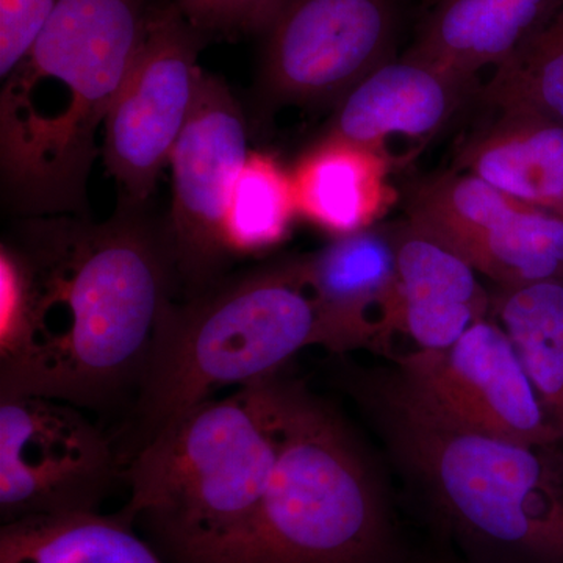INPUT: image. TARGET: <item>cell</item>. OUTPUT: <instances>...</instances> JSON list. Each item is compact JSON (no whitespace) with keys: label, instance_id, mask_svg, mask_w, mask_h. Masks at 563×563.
Segmentation results:
<instances>
[{"label":"cell","instance_id":"cell-14","mask_svg":"<svg viewBox=\"0 0 563 563\" xmlns=\"http://www.w3.org/2000/svg\"><path fill=\"white\" fill-rule=\"evenodd\" d=\"M476 80L404 54L363 77L335 103L328 135L388 155L395 136L432 139L472 95Z\"/></svg>","mask_w":563,"mask_h":563},{"label":"cell","instance_id":"cell-2","mask_svg":"<svg viewBox=\"0 0 563 563\" xmlns=\"http://www.w3.org/2000/svg\"><path fill=\"white\" fill-rule=\"evenodd\" d=\"M150 0H58L0 90L3 199L31 218L81 217L98 132L131 73Z\"/></svg>","mask_w":563,"mask_h":563},{"label":"cell","instance_id":"cell-19","mask_svg":"<svg viewBox=\"0 0 563 563\" xmlns=\"http://www.w3.org/2000/svg\"><path fill=\"white\" fill-rule=\"evenodd\" d=\"M0 563H169L120 514L51 515L0 528Z\"/></svg>","mask_w":563,"mask_h":563},{"label":"cell","instance_id":"cell-9","mask_svg":"<svg viewBox=\"0 0 563 563\" xmlns=\"http://www.w3.org/2000/svg\"><path fill=\"white\" fill-rule=\"evenodd\" d=\"M388 391L439 420L539 450L559 451V435L533 390L517 347L487 318L444 350L399 357Z\"/></svg>","mask_w":563,"mask_h":563},{"label":"cell","instance_id":"cell-7","mask_svg":"<svg viewBox=\"0 0 563 563\" xmlns=\"http://www.w3.org/2000/svg\"><path fill=\"white\" fill-rule=\"evenodd\" d=\"M122 466L114 442L60 399L0 393V520L99 512Z\"/></svg>","mask_w":563,"mask_h":563},{"label":"cell","instance_id":"cell-17","mask_svg":"<svg viewBox=\"0 0 563 563\" xmlns=\"http://www.w3.org/2000/svg\"><path fill=\"white\" fill-rule=\"evenodd\" d=\"M388 166L384 152L325 135L291 172L299 217L335 239L374 228L396 201Z\"/></svg>","mask_w":563,"mask_h":563},{"label":"cell","instance_id":"cell-16","mask_svg":"<svg viewBox=\"0 0 563 563\" xmlns=\"http://www.w3.org/2000/svg\"><path fill=\"white\" fill-rule=\"evenodd\" d=\"M561 0H433L406 54L476 80L501 68Z\"/></svg>","mask_w":563,"mask_h":563},{"label":"cell","instance_id":"cell-24","mask_svg":"<svg viewBox=\"0 0 563 563\" xmlns=\"http://www.w3.org/2000/svg\"><path fill=\"white\" fill-rule=\"evenodd\" d=\"M58 0H0V81L31 54Z\"/></svg>","mask_w":563,"mask_h":563},{"label":"cell","instance_id":"cell-20","mask_svg":"<svg viewBox=\"0 0 563 563\" xmlns=\"http://www.w3.org/2000/svg\"><path fill=\"white\" fill-rule=\"evenodd\" d=\"M492 318L510 336L548 420L563 465V282L498 287Z\"/></svg>","mask_w":563,"mask_h":563},{"label":"cell","instance_id":"cell-1","mask_svg":"<svg viewBox=\"0 0 563 563\" xmlns=\"http://www.w3.org/2000/svg\"><path fill=\"white\" fill-rule=\"evenodd\" d=\"M125 202L109 221L32 218L16 240L32 317L20 361L0 393L47 396L80 409L132 404L166 307L180 280L166 228Z\"/></svg>","mask_w":563,"mask_h":563},{"label":"cell","instance_id":"cell-21","mask_svg":"<svg viewBox=\"0 0 563 563\" xmlns=\"http://www.w3.org/2000/svg\"><path fill=\"white\" fill-rule=\"evenodd\" d=\"M298 217L291 172L272 155L250 152L233 185L225 242L231 254L272 250L287 239Z\"/></svg>","mask_w":563,"mask_h":563},{"label":"cell","instance_id":"cell-6","mask_svg":"<svg viewBox=\"0 0 563 563\" xmlns=\"http://www.w3.org/2000/svg\"><path fill=\"white\" fill-rule=\"evenodd\" d=\"M228 563H396L383 490L339 415L282 380V442L261 514Z\"/></svg>","mask_w":563,"mask_h":563},{"label":"cell","instance_id":"cell-15","mask_svg":"<svg viewBox=\"0 0 563 563\" xmlns=\"http://www.w3.org/2000/svg\"><path fill=\"white\" fill-rule=\"evenodd\" d=\"M396 252L395 335L417 350H444L492 313L479 273L412 222L391 225Z\"/></svg>","mask_w":563,"mask_h":563},{"label":"cell","instance_id":"cell-5","mask_svg":"<svg viewBox=\"0 0 563 563\" xmlns=\"http://www.w3.org/2000/svg\"><path fill=\"white\" fill-rule=\"evenodd\" d=\"M402 461L451 531L492 563H563V465L555 454L470 431L387 390Z\"/></svg>","mask_w":563,"mask_h":563},{"label":"cell","instance_id":"cell-4","mask_svg":"<svg viewBox=\"0 0 563 563\" xmlns=\"http://www.w3.org/2000/svg\"><path fill=\"white\" fill-rule=\"evenodd\" d=\"M309 346H321V324L301 257L225 274L174 299L114 444L122 468L218 388L272 379Z\"/></svg>","mask_w":563,"mask_h":563},{"label":"cell","instance_id":"cell-13","mask_svg":"<svg viewBox=\"0 0 563 563\" xmlns=\"http://www.w3.org/2000/svg\"><path fill=\"white\" fill-rule=\"evenodd\" d=\"M301 261L322 347L335 354L374 350L395 335L398 269L391 225L339 236Z\"/></svg>","mask_w":563,"mask_h":563},{"label":"cell","instance_id":"cell-11","mask_svg":"<svg viewBox=\"0 0 563 563\" xmlns=\"http://www.w3.org/2000/svg\"><path fill=\"white\" fill-rule=\"evenodd\" d=\"M407 221L496 287L563 282V218L517 201L473 174H433L407 192Z\"/></svg>","mask_w":563,"mask_h":563},{"label":"cell","instance_id":"cell-3","mask_svg":"<svg viewBox=\"0 0 563 563\" xmlns=\"http://www.w3.org/2000/svg\"><path fill=\"white\" fill-rule=\"evenodd\" d=\"M280 442V374L207 399L125 463L118 514L169 563H228L261 514Z\"/></svg>","mask_w":563,"mask_h":563},{"label":"cell","instance_id":"cell-8","mask_svg":"<svg viewBox=\"0 0 563 563\" xmlns=\"http://www.w3.org/2000/svg\"><path fill=\"white\" fill-rule=\"evenodd\" d=\"M399 25V0H277L258 32L263 99L339 103L396 58Z\"/></svg>","mask_w":563,"mask_h":563},{"label":"cell","instance_id":"cell-23","mask_svg":"<svg viewBox=\"0 0 563 563\" xmlns=\"http://www.w3.org/2000/svg\"><path fill=\"white\" fill-rule=\"evenodd\" d=\"M32 317V288L27 265L20 250L0 244V372L20 361Z\"/></svg>","mask_w":563,"mask_h":563},{"label":"cell","instance_id":"cell-12","mask_svg":"<svg viewBox=\"0 0 563 563\" xmlns=\"http://www.w3.org/2000/svg\"><path fill=\"white\" fill-rule=\"evenodd\" d=\"M247 151L246 120L228 85L201 74L190 118L172 154L173 210L165 225L180 296L213 284L228 266L225 217Z\"/></svg>","mask_w":563,"mask_h":563},{"label":"cell","instance_id":"cell-18","mask_svg":"<svg viewBox=\"0 0 563 563\" xmlns=\"http://www.w3.org/2000/svg\"><path fill=\"white\" fill-rule=\"evenodd\" d=\"M473 174L517 201L563 218V124L540 114L499 111L459 151Z\"/></svg>","mask_w":563,"mask_h":563},{"label":"cell","instance_id":"cell-25","mask_svg":"<svg viewBox=\"0 0 563 563\" xmlns=\"http://www.w3.org/2000/svg\"><path fill=\"white\" fill-rule=\"evenodd\" d=\"M188 22L203 36L262 31L277 0H176Z\"/></svg>","mask_w":563,"mask_h":563},{"label":"cell","instance_id":"cell-10","mask_svg":"<svg viewBox=\"0 0 563 563\" xmlns=\"http://www.w3.org/2000/svg\"><path fill=\"white\" fill-rule=\"evenodd\" d=\"M207 36L176 2L158 7L103 125L102 155L124 201L144 206L190 118Z\"/></svg>","mask_w":563,"mask_h":563},{"label":"cell","instance_id":"cell-22","mask_svg":"<svg viewBox=\"0 0 563 563\" xmlns=\"http://www.w3.org/2000/svg\"><path fill=\"white\" fill-rule=\"evenodd\" d=\"M481 98L498 111L540 114L563 124V0L539 32L493 70Z\"/></svg>","mask_w":563,"mask_h":563}]
</instances>
